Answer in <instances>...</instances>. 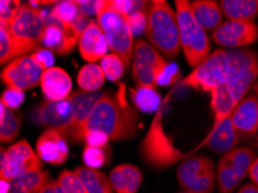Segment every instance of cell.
Masks as SVG:
<instances>
[{"mask_svg": "<svg viewBox=\"0 0 258 193\" xmlns=\"http://www.w3.org/2000/svg\"><path fill=\"white\" fill-rule=\"evenodd\" d=\"M44 70L38 66L31 56H22L7 64L2 71V81L7 87L25 90L33 89L41 84Z\"/></svg>", "mask_w": 258, "mask_h": 193, "instance_id": "cell-14", "label": "cell"}, {"mask_svg": "<svg viewBox=\"0 0 258 193\" xmlns=\"http://www.w3.org/2000/svg\"><path fill=\"white\" fill-rule=\"evenodd\" d=\"M96 22L107 38L109 49L118 56L128 69L134 59L135 43L128 17L115 9L110 2H101L96 14Z\"/></svg>", "mask_w": 258, "mask_h": 193, "instance_id": "cell-3", "label": "cell"}, {"mask_svg": "<svg viewBox=\"0 0 258 193\" xmlns=\"http://www.w3.org/2000/svg\"><path fill=\"white\" fill-rule=\"evenodd\" d=\"M212 41L224 48L240 49L258 41V26L253 21H226L212 33Z\"/></svg>", "mask_w": 258, "mask_h": 193, "instance_id": "cell-15", "label": "cell"}, {"mask_svg": "<svg viewBox=\"0 0 258 193\" xmlns=\"http://www.w3.org/2000/svg\"><path fill=\"white\" fill-rule=\"evenodd\" d=\"M177 179L183 190L211 193L217 182V170L213 161L205 155L185 159L177 168Z\"/></svg>", "mask_w": 258, "mask_h": 193, "instance_id": "cell-9", "label": "cell"}, {"mask_svg": "<svg viewBox=\"0 0 258 193\" xmlns=\"http://www.w3.org/2000/svg\"><path fill=\"white\" fill-rule=\"evenodd\" d=\"M83 160L86 164V167L97 169L105 164V153L102 148L94 147V146H86L83 153Z\"/></svg>", "mask_w": 258, "mask_h": 193, "instance_id": "cell-35", "label": "cell"}, {"mask_svg": "<svg viewBox=\"0 0 258 193\" xmlns=\"http://www.w3.org/2000/svg\"><path fill=\"white\" fill-rule=\"evenodd\" d=\"M227 69V51L218 49L213 51L209 58L195 69L184 80H182L181 85L211 93L226 84Z\"/></svg>", "mask_w": 258, "mask_h": 193, "instance_id": "cell-10", "label": "cell"}, {"mask_svg": "<svg viewBox=\"0 0 258 193\" xmlns=\"http://www.w3.org/2000/svg\"><path fill=\"white\" fill-rule=\"evenodd\" d=\"M78 9L81 14L86 15V17H91V15H96L97 11H99L101 2H76Z\"/></svg>", "mask_w": 258, "mask_h": 193, "instance_id": "cell-42", "label": "cell"}, {"mask_svg": "<svg viewBox=\"0 0 258 193\" xmlns=\"http://www.w3.org/2000/svg\"><path fill=\"white\" fill-rule=\"evenodd\" d=\"M105 92H85V90H74L70 95L72 108H73V116H72V124H71V132H70V138H72L74 141L80 143L83 140V128L85 126L86 120L89 116V113L93 110L95 104L101 98L104 96Z\"/></svg>", "mask_w": 258, "mask_h": 193, "instance_id": "cell-16", "label": "cell"}, {"mask_svg": "<svg viewBox=\"0 0 258 193\" xmlns=\"http://www.w3.org/2000/svg\"><path fill=\"white\" fill-rule=\"evenodd\" d=\"M48 180V171L38 170L29 172L12 180L10 193H42Z\"/></svg>", "mask_w": 258, "mask_h": 193, "instance_id": "cell-28", "label": "cell"}, {"mask_svg": "<svg viewBox=\"0 0 258 193\" xmlns=\"http://www.w3.org/2000/svg\"><path fill=\"white\" fill-rule=\"evenodd\" d=\"M42 193H66L58 179H49Z\"/></svg>", "mask_w": 258, "mask_h": 193, "instance_id": "cell-44", "label": "cell"}, {"mask_svg": "<svg viewBox=\"0 0 258 193\" xmlns=\"http://www.w3.org/2000/svg\"><path fill=\"white\" fill-rule=\"evenodd\" d=\"M147 13L146 12H140V13L131 14L128 15V23H130L131 31L136 35H140L143 31L146 30V25H147Z\"/></svg>", "mask_w": 258, "mask_h": 193, "instance_id": "cell-41", "label": "cell"}, {"mask_svg": "<svg viewBox=\"0 0 258 193\" xmlns=\"http://www.w3.org/2000/svg\"><path fill=\"white\" fill-rule=\"evenodd\" d=\"M20 2H11V0H3L2 2V18H0V26H7L17 14L20 9Z\"/></svg>", "mask_w": 258, "mask_h": 193, "instance_id": "cell-40", "label": "cell"}, {"mask_svg": "<svg viewBox=\"0 0 258 193\" xmlns=\"http://www.w3.org/2000/svg\"><path fill=\"white\" fill-rule=\"evenodd\" d=\"M236 105L226 84L211 92V109L214 113V125L212 128H216L226 118L232 115Z\"/></svg>", "mask_w": 258, "mask_h": 193, "instance_id": "cell-26", "label": "cell"}, {"mask_svg": "<svg viewBox=\"0 0 258 193\" xmlns=\"http://www.w3.org/2000/svg\"><path fill=\"white\" fill-rule=\"evenodd\" d=\"M181 48L190 68L197 69L211 54V42L206 31L195 19L190 2L176 0Z\"/></svg>", "mask_w": 258, "mask_h": 193, "instance_id": "cell-5", "label": "cell"}, {"mask_svg": "<svg viewBox=\"0 0 258 193\" xmlns=\"http://www.w3.org/2000/svg\"><path fill=\"white\" fill-rule=\"evenodd\" d=\"M58 182L66 193H88L84 183L74 171L62 170L58 177Z\"/></svg>", "mask_w": 258, "mask_h": 193, "instance_id": "cell-34", "label": "cell"}, {"mask_svg": "<svg viewBox=\"0 0 258 193\" xmlns=\"http://www.w3.org/2000/svg\"><path fill=\"white\" fill-rule=\"evenodd\" d=\"M0 113H2V120H0V140L2 143H12L17 139L20 132L21 123L20 118L15 115L14 111L2 103L0 105Z\"/></svg>", "mask_w": 258, "mask_h": 193, "instance_id": "cell-31", "label": "cell"}, {"mask_svg": "<svg viewBox=\"0 0 258 193\" xmlns=\"http://www.w3.org/2000/svg\"><path fill=\"white\" fill-rule=\"evenodd\" d=\"M219 5L229 21H252L258 15L256 0H221Z\"/></svg>", "mask_w": 258, "mask_h": 193, "instance_id": "cell-25", "label": "cell"}, {"mask_svg": "<svg viewBox=\"0 0 258 193\" xmlns=\"http://www.w3.org/2000/svg\"><path fill=\"white\" fill-rule=\"evenodd\" d=\"M0 174L2 178L14 180L22 175L42 170L43 163L37 153L33 151L27 140H20L0 152Z\"/></svg>", "mask_w": 258, "mask_h": 193, "instance_id": "cell-11", "label": "cell"}, {"mask_svg": "<svg viewBox=\"0 0 258 193\" xmlns=\"http://www.w3.org/2000/svg\"><path fill=\"white\" fill-rule=\"evenodd\" d=\"M74 172L81 179V182L84 183L88 193L115 192L110 178H108L104 172L97 170V169H93L85 165V167H77Z\"/></svg>", "mask_w": 258, "mask_h": 193, "instance_id": "cell-27", "label": "cell"}, {"mask_svg": "<svg viewBox=\"0 0 258 193\" xmlns=\"http://www.w3.org/2000/svg\"><path fill=\"white\" fill-rule=\"evenodd\" d=\"M167 64L165 58L144 39L136 42L132 78L137 87H158V79Z\"/></svg>", "mask_w": 258, "mask_h": 193, "instance_id": "cell-12", "label": "cell"}, {"mask_svg": "<svg viewBox=\"0 0 258 193\" xmlns=\"http://www.w3.org/2000/svg\"><path fill=\"white\" fill-rule=\"evenodd\" d=\"M23 102H25V92L21 89L7 87L4 90L2 95V103L5 104L7 108L12 110H17L20 108Z\"/></svg>", "mask_w": 258, "mask_h": 193, "instance_id": "cell-36", "label": "cell"}, {"mask_svg": "<svg viewBox=\"0 0 258 193\" xmlns=\"http://www.w3.org/2000/svg\"><path fill=\"white\" fill-rule=\"evenodd\" d=\"M248 175L250 177V179L253 182V184L258 186V156L256 157L255 161H253L252 164L250 165Z\"/></svg>", "mask_w": 258, "mask_h": 193, "instance_id": "cell-45", "label": "cell"}, {"mask_svg": "<svg viewBox=\"0 0 258 193\" xmlns=\"http://www.w3.org/2000/svg\"><path fill=\"white\" fill-rule=\"evenodd\" d=\"M109 178L116 193H137L144 177L138 167L123 163L112 169Z\"/></svg>", "mask_w": 258, "mask_h": 193, "instance_id": "cell-22", "label": "cell"}, {"mask_svg": "<svg viewBox=\"0 0 258 193\" xmlns=\"http://www.w3.org/2000/svg\"><path fill=\"white\" fill-rule=\"evenodd\" d=\"M0 184H2V193H10V190H11L10 180L2 178V180H0Z\"/></svg>", "mask_w": 258, "mask_h": 193, "instance_id": "cell-47", "label": "cell"}, {"mask_svg": "<svg viewBox=\"0 0 258 193\" xmlns=\"http://www.w3.org/2000/svg\"><path fill=\"white\" fill-rule=\"evenodd\" d=\"M101 69H102L105 78L110 81H117L122 78L125 66L118 56L115 53H109L101 59Z\"/></svg>", "mask_w": 258, "mask_h": 193, "instance_id": "cell-33", "label": "cell"}, {"mask_svg": "<svg viewBox=\"0 0 258 193\" xmlns=\"http://www.w3.org/2000/svg\"><path fill=\"white\" fill-rule=\"evenodd\" d=\"M179 78H181V73H179L178 66L173 62H168L158 79V86H171Z\"/></svg>", "mask_w": 258, "mask_h": 193, "instance_id": "cell-38", "label": "cell"}, {"mask_svg": "<svg viewBox=\"0 0 258 193\" xmlns=\"http://www.w3.org/2000/svg\"><path fill=\"white\" fill-rule=\"evenodd\" d=\"M85 141H87V145H89V146L103 148L104 146L107 145L109 139L104 135H102V133L93 132V133H89V135H87Z\"/></svg>", "mask_w": 258, "mask_h": 193, "instance_id": "cell-43", "label": "cell"}, {"mask_svg": "<svg viewBox=\"0 0 258 193\" xmlns=\"http://www.w3.org/2000/svg\"><path fill=\"white\" fill-rule=\"evenodd\" d=\"M230 119L240 139L255 138L258 135V98L248 95L233 110Z\"/></svg>", "mask_w": 258, "mask_h": 193, "instance_id": "cell-17", "label": "cell"}, {"mask_svg": "<svg viewBox=\"0 0 258 193\" xmlns=\"http://www.w3.org/2000/svg\"><path fill=\"white\" fill-rule=\"evenodd\" d=\"M0 27L9 31L17 59L38 50V46L42 44L46 22L42 11L28 3L21 5L9 25Z\"/></svg>", "mask_w": 258, "mask_h": 193, "instance_id": "cell-4", "label": "cell"}, {"mask_svg": "<svg viewBox=\"0 0 258 193\" xmlns=\"http://www.w3.org/2000/svg\"><path fill=\"white\" fill-rule=\"evenodd\" d=\"M80 35L81 33L73 25L65 26L56 20V23L46 25L42 38V45L58 54H66L74 49Z\"/></svg>", "mask_w": 258, "mask_h": 193, "instance_id": "cell-18", "label": "cell"}, {"mask_svg": "<svg viewBox=\"0 0 258 193\" xmlns=\"http://www.w3.org/2000/svg\"><path fill=\"white\" fill-rule=\"evenodd\" d=\"M146 15L145 35L150 44L169 58L177 57L181 51V39L176 11L165 0H154L148 5Z\"/></svg>", "mask_w": 258, "mask_h": 193, "instance_id": "cell-2", "label": "cell"}, {"mask_svg": "<svg viewBox=\"0 0 258 193\" xmlns=\"http://www.w3.org/2000/svg\"><path fill=\"white\" fill-rule=\"evenodd\" d=\"M35 62L40 66L41 69L44 71L49 70L53 68V62H54V57L52 51H50L48 49L43 48V49H38L30 54Z\"/></svg>", "mask_w": 258, "mask_h": 193, "instance_id": "cell-39", "label": "cell"}, {"mask_svg": "<svg viewBox=\"0 0 258 193\" xmlns=\"http://www.w3.org/2000/svg\"><path fill=\"white\" fill-rule=\"evenodd\" d=\"M252 89H253V92H255V95H256L257 98H258V80L255 82V85H253ZM252 145L256 146V147H258V135H257V137L255 138V140H253Z\"/></svg>", "mask_w": 258, "mask_h": 193, "instance_id": "cell-48", "label": "cell"}, {"mask_svg": "<svg viewBox=\"0 0 258 193\" xmlns=\"http://www.w3.org/2000/svg\"><path fill=\"white\" fill-rule=\"evenodd\" d=\"M41 88L45 100L62 101L71 95L72 80L62 69L51 68L43 73Z\"/></svg>", "mask_w": 258, "mask_h": 193, "instance_id": "cell-21", "label": "cell"}, {"mask_svg": "<svg viewBox=\"0 0 258 193\" xmlns=\"http://www.w3.org/2000/svg\"><path fill=\"white\" fill-rule=\"evenodd\" d=\"M241 139L236 135L235 128L230 119V116L226 118L220 125L216 128H212L210 136L207 137L205 145L211 152L219 154V153H226L234 148V146L238 144Z\"/></svg>", "mask_w": 258, "mask_h": 193, "instance_id": "cell-23", "label": "cell"}, {"mask_svg": "<svg viewBox=\"0 0 258 193\" xmlns=\"http://www.w3.org/2000/svg\"><path fill=\"white\" fill-rule=\"evenodd\" d=\"M237 193H258V186L255 184H247L240 188Z\"/></svg>", "mask_w": 258, "mask_h": 193, "instance_id": "cell-46", "label": "cell"}, {"mask_svg": "<svg viewBox=\"0 0 258 193\" xmlns=\"http://www.w3.org/2000/svg\"><path fill=\"white\" fill-rule=\"evenodd\" d=\"M191 11L196 21L205 31H214L222 23V11L214 0H195L190 3Z\"/></svg>", "mask_w": 258, "mask_h": 193, "instance_id": "cell-24", "label": "cell"}, {"mask_svg": "<svg viewBox=\"0 0 258 193\" xmlns=\"http://www.w3.org/2000/svg\"><path fill=\"white\" fill-rule=\"evenodd\" d=\"M131 98L137 109L143 112H154L160 108V94L152 87H136L131 89Z\"/></svg>", "mask_w": 258, "mask_h": 193, "instance_id": "cell-30", "label": "cell"}, {"mask_svg": "<svg viewBox=\"0 0 258 193\" xmlns=\"http://www.w3.org/2000/svg\"><path fill=\"white\" fill-rule=\"evenodd\" d=\"M73 108L70 97L62 101H43L31 110L33 123L46 130H56L65 138L70 137L72 124Z\"/></svg>", "mask_w": 258, "mask_h": 193, "instance_id": "cell-13", "label": "cell"}, {"mask_svg": "<svg viewBox=\"0 0 258 193\" xmlns=\"http://www.w3.org/2000/svg\"><path fill=\"white\" fill-rule=\"evenodd\" d=\"M0 39H2V50H0V62L2 65L6 64V62H11L12 59L14 60L15 53H14V46L12 43L11 36L7 29L0 27Z\"/></svg>", "mask_w": 258, "mask_h": 193, "instance_id": "cell-37", "label": "cell"}, {"mask_svg": "<svg viewBox=\"0 0 258 193\" xmlns=\"http://www.w3.org/2000/svg\"><path fill=\"white\" fill-rule=\"evenodd\" d=\"M104 79L105 76L101 66L89 62L84 68H81L79 73H78L77 80L81 90L93 93L99 92V89L104 84Z\"/></svg>", "mask_w": 258, "mask_h": 193, "instance_id": "cell-29", "label": "cell"}, {"mask_svg": "<svg viewBox=\"0 0 258 193\" xmlns=\"http://www.w3.org/2000/svg\"><path fill=\"white\" fill-rule=\"evenodd\" d=\"M256 159V152L249 147L233 148L220 157L217 168L219 192L230 193L248 175L250 165Z\"/></svg>", "mask_w": 258, "mask_h": 193, "instance_id": "cell-8", "label": "cell"}, {"mask_svg": "<svg viewBox=\"0 0 258 193\" xmlns=\"http://www.w3.org/2000/svg\"><path fill=\"white\" fill-rule=\"evenodd\" d=\"M79 52L86 61L94 62L107 56L108 42L96 21L91 20L79 38Z\"/></svg>", "mask_w": 258, "mask_h": 193, "instance_id": "cell-20", "label": "cell"}, {"mask_svg": "<svg viewBox=\"0 0 258 193\" xmlns=\"http://www.w3.org/2000/svg\"><path fill=\"white\" fill-rule=\"evenodd\" d=\"M177 193H195V192H191V191H186V190H181V191H178Z\"/></svg>", "mask_w": 258, "mask_h": 193, "instance_id": "cell-49", "label": "cell"}, {"mask_svg": "<svg viewBox=\"0 0 258 193\" xmlns=\"http://www.w3.org/2000/svg\"><path fill=\"white\" fill-rule=\"evenodd\" d=\"M140 118L134 106L125 102L119 94L105 92L86 120L83 140L89 133H102L111 141L132 139L139 131Z\"/></svg>", "mask_w": 258, "mask_h": 193, "instance_id": "cell-1", "label": "cell"}, {"mask_svg": "<svg viewBox=\"0 0 258 193\" xmlns=\"http://www.w3.org/2000/svg\"><path fill=\"white\" fill-rule=\"evenodd\" d=\"M36 153L46 163L60 165L69 157L66 138L56 130H45L36 143Z\"/></svg>", "mask_w": 258, "mask_h": 193, "instance_id": "cell-19", "label": "cell"}, {"mask_svg": "<svg viewBox=\"0 0 258 193\" xmlns=\"http://www.w3.org/2000/svg\"><path fill=\"white\" fill-rule=\"evenodd\" d=\"M228 69L226 86L235 103L245 97L258 78V53L247 49L227 51Z\"/></svg>", "mask_w": 258, "mask_h": 193, "instance_id": "cell-6", "label": "cell"}, {"mask_svg": "<svg viewBox=\"0 0 258 193\" xmlns=\"http://www.w3.org/2000/svg\"><path fill=\"white\" fill-rule=\"evenodd\" d=\"M161 106H160L153 123L145 137L142 145V155L144 160L154 169H166L177 161H184L189 154H184L175 148L174 144L168 139L161 126Z\"/></svg>", "mask_w": 258, "mask_h": 193, "instance_id": "cell-7", "label": "cell"}, {"mask_svg": "<svg viewBox=\"0 0 258 193\" xmlns=\"http://www.w3.org/2000/svg\"><path fill=\"white\" fill-rule=\"evenodd\" d=\"M51 17L65 26H71L80 14L76 2H59L54 4Z\"/></svg>", "mask_w": 258, "mask_h": 193, "instance_id": "cell-32", "label": "cell"}]
</instances>
